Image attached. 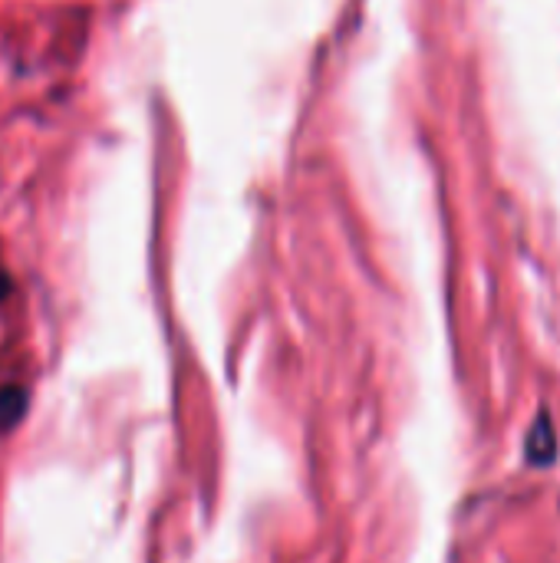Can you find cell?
Instances as JSON below:
<instances>
[{"label":"cell","instance_id":"2","mask_svg":"<svg viewBox=\"0 0 560 563\" xmlns=\"http://www.w3.org/2000/svg\"><path fill=\"white\" fill-rule=\"evenodd\" d=\"M553 455H557V442H553V432H550L547 416H540L537 426H534V432H531V439H527V458L534 465H550Z\"/></svg>","mask_w":560,"mask_h":563},{"label":"cell","instance_id":"3","mask_svg":"<svg viewBox=\"0 0 560 563\" xmlns=\"http://www.w3.org/2000/svg\"><path fill=\"white\" fill-rule=\"evenodd\" d=\"M11 294H14V277H11L4 267H0V303H4Z\"/></svg>","mask_w":560,"mask_h":563},{"label":"cell","instance_id":"1","mask_svg":"<svg viewBox=\"0 0 560 563\" xmlns=\"http://www.w3.org/2000/svg\"><path fill=\"white\" fill-rule=\"evenodd\" d=\"M27 406H31V393L24 386H17V383L0 386V435L24 422Z\"/></svg>","mask_w":560,"mask_h":563}]
</instances>
